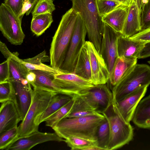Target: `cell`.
I'll return each mask as SVG.
<instances>
[{
  "label": "cell",
  "instance_id": "obj_51",
  "mask_svg": "<svg viewBox=\"0 0 150 150\" xmlns=\"http://www.w3.org/2000/svg\"><path fill=\"white\" fill-rule=\"evenodd\" d=\"M71 0V1H72V0Z\"/></svg>",
  "mask_w": 150,
  "mask_h": 150
},
{
  "label": "cell",
  "instance_id": "obj_42",
  "mask_svg": "<svg viewBox=\"0 0 150 150\" xmlns=\"http://www.w3.org/2000/svg\"><path fill=\"white\" fill-rule=\"evenodd\" d=\"M0 50L6 59L11 58L13 55V53L11 52L6 44L1 41L0 42Z\"/></svg>",
  "mask_w": 150,
  "mask_h": 150
},
{
  "label": "cell",
  "instance_id": "obj_38",
  "mask_svg": "<svg viewBox=\"0 0 150 150\" xmlns=\"http://www.w3.org/2000/svg\"><path fill=\"white\" fill-rule=\"evenodd\" d=\"M9 71L8 59L0 64V83L8 81Z\"/></svg>",
  "mask_w": 150,
  "mask_h": 150
},
{
  "label": "cell",
  "instance_id": "obj_25",
  "mask_svg": "<svg viewBox=\"0 0 150 150\" xmlns=\"http://www.w3.org/2000/svg\"><path fill=\"white\" fill-rule=\"evenodd\" d=\"M73 73L92 82L89 54L86 43L82 50Z\"/></svg>",
  "mask_w": 150,
  "mask_h": 150
},
{
  "label": "cell",
  "instance_id": "obj_43",
  "mask_svg": "<svg viewBox=\"0 0 150 150\" xmlns=\"http://www.w3.org/2000/svg\"><path fill=\"white\" fill-rule=\"evenodd\" d=\"M26 79L31 84L35 81L36 79V75L33 71H30L26 75Z\"/></svg>",
  "mask_w": 150,
  "mask_h": 150
},
{
  "label": "cell",
  "instance_id": "obj_37",
  "mask_svg": "<svg viewBox=\"0 0 150 150\" xmlns=\"http://www.w3.org/2000/svg\"><path fill=\"white\" fill-rule=\"evenodd\" d=\"M25 0H5L4 3L8 6L18 17Z\"/></svg>",
  "mask_w": 150,
  "mask_h": 150
},
{
  "label": "cell",
  "instance_id": "obj_14",
  "mask_svg": "<svg viewBox=\"0 0 150 150\" xmlns=\"http://www.w3.org/2000/svg\"><path fill=\"white\" fill-rule=\"evenodd\" d=\"M55 132H43L38 130L28 135L19 137L6 150H29L37 145L49 141L64 142Z\"/></svg>",
  "mask_w": 150,
  "mask_h": 150
},
{
  "label": "cell",
  "instance_id": "obj_36",
  "mask_svg": "<svg viewBox=\"0 0 150 150\" xmlns=\"http://www.w3.org/2000/svg\"><path fill=\"white\" fill-rule=\"evenodd\" d=\"M141 31L150 27V0L141 9Z\"/></svg>",
  "mask_w": 150,
  "mask_h": 150
},
{
  "label": "cell",
  "instance_id": "obj_10",
  "mask_svg": "<svg viewBox=\"0 0 150 150\" xmlns=\"http://www.w3.org/2000/svg\"><path fill=\"white\" fill-rule=\"evenodd\" d=\"M53 81L60 93L72 96L79 95L94 85L92 82L72 73L55 74Z\"/></svg>",
  "mask_w": 150,
  "mask_h": 150
},
{
  "label": "cell",
  "instance_id": "obj_33",
  "mask_svg": "<svg viewBox=\"0 0 150 150\" xmlns=\"http://www.w3.org/2000/svg\"><path fill=\"white\" fill-rule=\"evenodd\" d=\"M52 0H38L32 12V16L46 13H52L55 10Z\"/></svg>",
  "mask_w": 150,
  "mask_h": 150
},
{
  "label": "cell",
  "instance_id": "obj_24",
  "mask_svg": "<svg viewBox=\"0 0 150 150\" xmlns=\"http://www.w3.org/2000/svg\"><path fill=\"white\" fill-rule=\"evenodd\" d=\"M73 97L59 93L54 95L51 97L46 109L40 117V124L45 121L49 117L68 103Z\"/></svg>",
  "mask_w": 150,
  "mask_h": 150
},
{
  "label": "cell",
  "instance_id": "obj_46",
  "mask_svg": "<svg viewBox=\"0 0 150 150\" xmlns=\"http://www.w3.org/2000/svg\"><path fill=\"white\" fill-rule=\"evenodd\" d=\"M139 8L141 10L144 5L147 3L149 0H137Z\"/></svg>",
  "mask_w": 150,
  "mask_h": 150
},
{
  "label": "cell",
  "instance_id": "obj_18",
  "mask_svg": "<svg viewBox=\"0 0 150 150\" xmlns=\"http://www.w3.org/2000/svg\"><path fill=\"white\" fill-rule=\"evenodd\" d=\"M137 59L136 58H117L107 82L111 89L131 71L137 64Z\"/></svg>",
  "mask_w": 150,
  "mask_h": 150
},
{
  "label": "cell",
  "instance_id": "obj_19",
  "mask_svg": "<svg viewBox=\"0 0 150 150\" xmlns=\"http://www.w3.org/2000/svg\"><path fill=\"white\" fill-rule=\"evenodd\" d=\"M141 10L137 0H134L129 8L122 34L130 38L141 31Z\"/></svg>",
  "mask_w": 150,
  "mask_h": 150
},
{
  "label": "cell",
  "instance_id": "obj_4",
  "mask_svg": "<svg viewBox=\"0 0 150 150\" xmlns=\"http://www.w3.org/2000/svg\"><path fill=\"white\" fill-rule=\"evenodd\" d=\"M56 93H57L33 88L31 104L25 117L18 127V138L28 135L38 130L40 117L51 97Z\"/></svg>",
  "mask_w": 150,
  "mask_h": 150
},
{
  "label": "cell",
  "instance_id": "obj_30",
  "mask_svg": "<svg viewBox=\"0 0 150 150\" xmlns=\"http://www.w3.org/2000/svg\"><path fill=\"white\" fill-rule=\"evenodd\" d=\"M75 100L74 96L67 104L49 117L46 120V125L52 128L65 118L70 111Z\"/></svg>",
  "mask_w": 150,
  "mask_h": 150
},
{
  "label": "cell",
  "instance_id": "obj_41",
  "mask_svg": "<svg viewBox=\"0 0 150 150\" xmlns=\"http://www.w3.org/2000/svg\"><path fill=\"white\" fill-rule=\"evenodd\" d=\"M33 4L30 0H24L21 12L18 16L21 19H22L24 15L31 8Z\"/></svg>",
  "mask_w": 150,
  "mask_h": 150
},
{
  "label": "cell",
  "instance_id": "obj_21",
  "mask_svg": "<svg viewBox=\"0 0 150 150\" xmlns=\"http://www.w3.org/2000/svg\"><path fill=\"white\" fill-rule=\"evenodd\" d=\"M132 120L139 128L150 129V94L139 103Z\"/></svg>",
  "mask_w": 150,
  "mask_h": 150
},
{
  "label": "cell",
  "instance_id": "obj_35",
  "mask_svg": "<svg viewBox=\"0 0 150 150\" xmlns=\"http://www.w3.org/2000/svg\"><path fill=\"white\" fill-rule=\"evenodd\" d=\"M14 92L11 83L8 81L0 83V102L12 100L14 98Z\"/></svg>",
  "mask_w": 150,
  "mask_h": 150
},
{
  "label": "cell",
  "instance_id": "obj_47",
  "mask_svg": "<svg viewBox=\"0 0 150 150\" xmlns=\"http://www.w3.org/2000/svg\"><path fill=\"white\" fill-rule=\"evenodd\" d=\"M30 1L32 4L33 6L26 13V15L27 16L28 15L30 14V13L31 12L34 6H35L36 3V0H30Z\"/></svg>",
  "mask_w": 150,
  "mask_h": 150
},
{
  "label": "cell",
  "instance_id": "obj_20",
  "mask_svg": "<svg viewBox=\"0 0 150 150\" xmlns=\"http://www.w3.org/2000/svg\"><path fill=\"white\" fill-rule=\"evenodd\" d=\"M129 7L121 5L102 17V21L117 32L122 34Z\"/></svg>",
  "mask_w": 150,
  "mask_h": 150
},
{
  "label": "cell",
  "instance_id": "obj_44",
  "mask_svg": "<svg viewBox=\"0 0 150 150\" xmlns=\"http://www.w3.org/2000/svg\"><path fill=\"white\" fill-rule=\"evenodd\" d=\"M122 5L129 7L132 3L134 0H115Z\"/></svg>",
  "mask_w": 150,
  "mask_h": 150
},
{
  "label": "cell",
  "instance_id": "obj_11",
  "mask_svg": "<svg viewBox=\"0 0 150 150\" xmlns=\"http://www.w3.org/2000/svg\"><path fill=\"white\" fill-rule=\"evenodd\" d=\"M148 86H143L112 104L113 109L125 122L132 120L137 107L145 95Z\"/></svg>",
  "mask_w": 150,
  "mask_h": 150
},
{
  "label": "cell",
  "instance_id": "obj_1",
  "mask_svg": "<svg viewBox=\"0 0 150 150\" xmlns=\"http://www.w3.org/2000/svg\"><path fill=\"white\" fill-rule=\"evenodd\" d=\"M79 13L71 8L62 16L51 43L50 66L59 70L65 59Z\"/></svg>",
  "mask_w": 150,
  "mask_h": 150
},
{
  "label": "cell",
  "instance_id": "obj_6",
  "mask_svg": "<svg viewBox=\"0 0 150 150\" xmlns=\"http://www.w3.org/2000/svg\"><path fill=\"white\" fill-rule=\"evenodd\" d=\"M109 124L110 137L108 150L120 148L133 139L134 129L130 123L123 121L114 110L112 105L102 114Z\"/></svg>",
  "mask_w": 150,
  "mask_h": 150
},
{
  "label": "cell",
  "instance_id": "obj_32",
  "mask_svg": "<svg viewBox=\"0 0 150 150\" xmlns=\"http://www.w3.org/2000/svg\"><path fill=\"white\" fill-rule=\"evenodd\" d=\"M65 142L72 150H82L88 146H97L96 142H94L81 138L70 136L65 139Z\"/></svg>",
  "mask_w": 150,
  "mask_h": 150
},
{
  "label": "cell",
  "instance_id": "obj_17",
  "mask_svg": "<svg viewBox=\"0 0 150 150\" xmlns=\"http://www.w3.org/2000/svg\"><path fill=\"white\" fill-rule=\"evenodd\" d=\"M146 42L132 39L120 34L117 39L118 57L138 59Z\"/></svg>",
  "mask_w": 150,
  "mask_h": 150
},
{
  "label": "cell",
  "instance_id": "obj_15",
  "mask_svg": "<svg viewBox=\"0 0 150 150\" xmlns=\"http://www.w3.org/2000/svg\"><path fill=\"white\" fill-rule=\"evenodd\" d=\"M22 118L13 101L8 100L2 103L0 109V134L17 126Z\"/></svg>",
  "mask_w": 150,
  "mask_h": 150
},
{
  "label": "cell",
  "instance_id": "obj_49",
  "mask_svg": "<svg viewBox=\"0 0 150 150\" xmlns=\"http://www.w3.org/2000/svg\"><path fill=\"white\" fill-rule=\"evenodd\" d=\"M148 63L150 64V60L148 61Z\"/></svg>",
  "mask_w": 150,
  "mask_h": 150
},
{
  "label": "cell",
  "instance_id": "obj_8",
  "mask_svg": "<svg viewBox=\"0 0 150 150\" xmlns=\"http://www.w3.org/2000/svg\"><path fill=\"white\" fill-rule=\"evenodd\" d=\"M21 21L4 3L0 6V30L12 45L22 44L25 35L21 27Z\"/></svg>",
  "mask_w": 150,
  "mask_h": 150
},
{
  "label": "cell",
  "instance_id": "obj_12",
  "mask_svg": "<svg viewBox=\"0 0 150 150\" xmlns=\"http://www.w3.org/2000/svg\"><path fill=\"white\" fill-rule=\"evenodd\" d=\"M120 34L104 23L100 54L105 62L110 75L118 57L117 39Z\"/></svg>",
  "mask_w": 150,
  "mask_h": 150
},
{
  "label": "cell",
  "instance_id": "obj_31",
  "mask_svg": "<svg viewBox=\"0 0 150 150\" xmlns=\"http://www.w3.org/2000/svg\"><path fill=\"white\" fill-rule=\"evenodd\" d=\"M18 137L17 126L0 134V149L6 150Z\"/></svg>",
  "mask_w": 150,
  "mask_h": 150
},
{
  "label": "cell",
  "instance_id": "obj_29",
  "mask_svg": "<svg viewBox=\"0 0 150 150\" xmlns=\"http://www.w3.org/2000/svg\"><path fill=\"white\" fill-rule=\"evenodd\" d=\"M97 146L103 150H108L110 132L108 123L105 118L98 126L96 131Z\"/></svg>",
  "mask_w": 150,
  "mask_h": 150
},
{
  "label": "cell",
  "instance_id": "obj_23",
  "mask_svg": "<svg viewBox=\"0 0 150 150\" xmlns=\"http://www.w3.org/2000/svg\"><path fill=\"white\" fill-rule=\"evenodd\" d=\"M36 75L35 81L30 84L33 88L59 93L53 81L55 73L40 70H32Z\"/></svg>",
  "mask_w": 150,
  "mask_h": 150
},
{
  "label": "cell",
  "instance_id": "obj_45",
  "mask_svg": "<svg viewBox=\"0 0 150 150\" xmlns=\"http://www.w3.org/2000/svg\"><path fill=\"white\" fill-rule=\"evenodd\" d=\"M82 150H102V149L96 146L93 145L85 147Z\"/></svg>",
  "mask_w": 150,
  "mask_h": 150
},
{
  "label": "cell",
  "instance_id": "obj_3",
  "mask_svg": "<svg viewBox=\"0 0 150 150\" xmlns=\"http://www.w3.org/2000/svg\"><path fill=\"white\" fill-rule=\"evenodd\" d=\"M72 7L83 20L89 41L100 53L104 24L99 14L96 0H72Z\"/></svg>",
  "mask_w": 150,
  "mask_h": 150
},
{
  "label": "cell",
  "instance_id": "obj_22",
  "mask_svg": "<svg viewBox=\"0 0 150 150\" xmlns=\"http://www.w3.org/2000/svg\"><path fill=\"white\" fill-rule=\"evenodd\" d=\"M18 61L24 65L28 71L40 70L52 72L55 74L62 72L56 69L43 63L50 61V57L46 55V51L44 50L35 57L25 59L19 58Z\"/></svg>",
  "mask_w": 150,
  "mask_h": 150
},
{
  "label": "cell",
  "instance_id": "obj_2",
  "mask_svg": "<svg viewBox=\"0 0 150 150\" xmlns=\"http://www.w3.org/2000/svg\"><path fill=\"white\" fill-rule=\"evenodd\" d=\"M105 118L99 113L82 117L65 118L52 128L59 136L64 139L74 136L96 142L97 129Z\"/></svg>",
  "mask_w": 150,
  "mask_h": 150
},
{
  "label": "cell",
  "instance_id": "obj_27",
  "mask_svg": "<svg viewBox=\"0 0 150 150\" xmlns=\"http://www.w3.org/2000/svg\"><path fill=\"white\" fill-rule=\"evenodd\" d=\"M74 97L75 100L72 108L65 118L82 117L98 113L90 107L79 96L76 95Z\"/></svg>",
  "mask_w": 150,
  "mask_h": 150
},
{
  "label": "cell",
  "instance_id": "obj_39",
  "mask_svg": "<svg viewBox=\"0 0 150 150\" xmlns=\"http://www.w3.org/2000/svg\"><path fill=\"white\" fill-rule=\"evenodd\" d=\"M130 38L146 42H150V27L140 31Z\"/></svg>",
  "mask_w": 150,
  "mask_h": 150
},
{
  "label": "cell",
  "instance_id": "obj_26",
  "mask_svg": "<svg viewBox=\"0 0 150 150\" xmlns=\"http://www.w3.org/2000/svg\"><path fill=\"white\" fill-rule=\"evenodd\" d=\"M53 21L51 13L33 16L31 23V30L37 36H40L50 26Z\"/></svg>",
  "mask_w": 150,
  "mask_h": 150
},
{
  "label": "cell",
  "instance_id": "obj_13",
  "mask_svg": "<svg viewBox=\"0 0 150 150\" xmlns=\"http://www.w3.org/2000/svg\"><path fill=\"white\" fill-rule=\"evenodd\" d=\"M86 44L89 54L92 83L94 85L106 84L110 74L104 59L92 42L86 41Z\"/></svg>",
  "mask_w": 150,
  "mask_h": 150
},
{
  "label": "cell",
  "instance_id": "obj_28",
  "mask_svg": "<svg viewBox=\"0 0 150 150\" xmlns=\"http://www.w3.org/2000/svg\"><path fill=\"white\" fill-rule=\"evenodd\" d=\"M7 59L9 71L8 81L21 82L22 80L26 79V75L29 71L27 68L17 59L10 58Z\"/></svg>",
  "mask_w": 150,
  "mask_h": 150
},
{
  "label": "cell",
  "instance_id": "obj_7",
  "mask_svg": "<svg viewBox=\"0 0 150 150\" xmlns=\"http://www.w3.org/2000/svg\"><path fill=\"white\" fill-rule=\"evenodd\" d=\"M87 33L84 22L79 13L65 59L59 71L64 73H73L85 44Z\"/></svg>",
  "mask_w": 150,
  "mask_h": 150
},
{
  "label": "cell",
  "instance_id": "obj_5",
  "mask_svg": "<svg viewBox=\"0 0 150 150\" xmlns=\"http://www.w3.org/2000/svg\"><path fill=\"white\" fill-rule=\"evenodd\" d=\"M150 84V66L137 64L128 74L111 88L112 104L140 87Z\"/></svg>",
  "mask_w": 150,
  "mask_h": 150
},
{
  "label": "cell",
  "instance_id": "obj_9",
  "mask_svg": "<svg viewBox=\"0 0 150 150\" xmlns=\"http://www.w3.org/2000/svg\"><path fill=\"white\" fill-rule=\"evenodd\" d=\"M79 95L95 111L102 114L112 104V93L106 84L94 85Z\"/></svg>",
  "mask_w": 150,
  "mask_h": 150
},
{
  "label": "cell",
  "instance_id": "obj_34",
  "mask_svg": "<svg viewBox=\"0 0 150 150\" xmlns=\"http://www.w3.org/2000/svg\"><path fill=\"white\" fill-rule=\"evenodd\" d=\"M98 11L102 17L122 5L115 0H96Z\"/></svg>",
  "mask_w": 150,
  "mask_h": 150
},
{
  "label": "cell",
  "instance_id": "obj_40",
  "mask_svg": "<svg viewBox=\"0 0 150 150\" xmlns=\"http://www.w3.org/2000/svg\"><path fill=\"white\" fill-rule=\"evenodd\" d=\"M150 57V42H146L140 52L139 59Z\"/></svg>",
  "mask_w": 150,
  "mask_h": 150
},
{
  "label": "cell",
  "instance_id": "obj_48",
  "mask_svg": "<svg viewBox=\"0 0 150 150\" xmlns=\"http://www.w3.org/2000/svg\"><path fill=\"white\" fill-rule=\"evenodd\" d=\"M20 83L24 85H27L29 83L26 79H23L22 80Z\"/></svg>",
  "mask_w": 150,
  "mask_h": 150
},
{
  "label": "cell",
  "instance_id": "obj_50",
  "mask_svg": "<svg viewBox=\"0 0 150 150\" xmlns=\"http://www.w3.org/2000/svg\"><path fill=\"white\" fill-rule=\"evenodd\" d=\"M37 1H38V0H36V3H37Z\"/></svg>",
  "mask_w": 150,
  "mask_h": 150
},
{
  "label": "cell",
  "instance_id": "obj_16",
  "mask_svg": "<svg viewBox=\"0 0 150 150\" xmlns=\"http://www.w3.org/2000/svg\"><path fill=\"white\" fill-rule=\"evenodd\" d=\"M12 84L14 92V102L20 114L22 121L24 119L31 103L33 89L30 83L24 85L20 82L9 81Z\"/></svg>",
  "mask_w": 150,
  "mask_h": 150
}]
</instances>
